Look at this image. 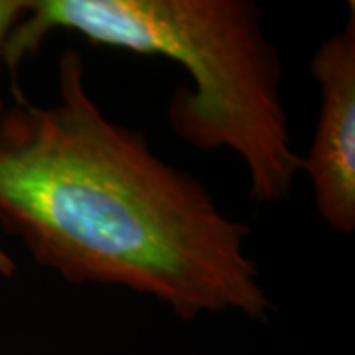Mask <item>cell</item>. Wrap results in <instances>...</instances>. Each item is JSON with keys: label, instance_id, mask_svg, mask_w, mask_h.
I'll list each match as a JSON object with an SVG mask.
<instances>
[{"label": "cell", "instance_id": "cell-1", "mask_svg": "<svg viewBox=\"0 0 355 355\" xmlns=\"http://www.w3.org/2000/svg\"><path fill=\"white\" fill-rule=\"evenodd\" d=\"M0 227L67 282L146 294L186 322L275 310L247 253L251 227L103 113L76 48L58 60L55 101L14 87L0 103Z\"/></svg>", "mask_w": 355, "mask_h": 355}, {"label": "cell", "instance_id": "cell-3", "mask_svg": "<svg viewBox=\"0 0 355 355\" xmlns=\"http://www.w3.org/2000/svg\"><path fill=\"white\" fill-rule=\"evenodd\" d=\"M310 71L320 85V113L302 172L320 217L342 235L355 231V4L342 30L314 51Z\"/></svg>", "mask_w": 355, "mask_h": 355}, {"label": "cell", "instance_id": "cell-5", "mask_svg": "<svg viewBox=\"0 0 355 355\" xmlns=\"http://www.w3.org/2000/svg\"><path fill=\"white\" fill-rule=\"evenodd\" d=\"M14 268H16V266H14L12 259L0 249V272H2V275H6V277H10V275L14 272Z\"/></svg>", "mask_w": 355, "mask_h": 355}, {"label": "cell", "instance_id": "cell-4", "mask_svg": "<svg viewBox=\"0 0 355 355\" xmlns=\"http://www.w3.org/2000/svg\"><path fill=\"white\" fill-rule=\"evenodd\" d=\"M32 0H0V65H4V51L18 24L30 14Z\"/></svg>", "mask_w": 355, "mask_h": 355}, {"label": "cell", "instance_id": "cell-2", "mask_svg": "<svg viewBox=\"0 0 355 355\" xmlns=\"http://www.w3.org/2000/svg\"><path fill=\"white\" fill-rule=\"evenodd\" d=\"M55 30L105 48L180 64L190 85L174 89L166 116L178 139L202 153L241 158L249 196L279 203L302 172L280 95L282 62L253 0H32L4 51V67L34 55Z\"/></svg>", "mask_w": 355, "mask_h": 355}]
</instances>
